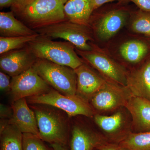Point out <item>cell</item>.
Instances as JSON below:
<instances>
[{"label": "cell", "instance_id": "cell-1", "mask_svg": "<svg viewBox=\"0 0 150 150\" xmlns=\"http://www.w3.org/2000/svg\"><path fill=\"white\" fill-rule=\"evenodd\" d=\"M37 120L38 136L50 144L67 145L70 134V118L62 110L47 105L30 104Z\"/></svg>", "mask_w": 150, "mask_h": 150}, {"label": "cell", "instance_id": "cell-2", "mask_svg": "<svg viewBox=\"0 0 150 150\" xmlns=\"http://www.w3.org/2000/svg\"><path fill=\"white\" fill-rule=\"evenodd\" d=\"M27 46L37 59H44L73 69L83 64L74 46L69 42L54 41L40 35Z\"/></svg>", "mask_w": 150, "mask_h": 150}, {"label": "cell", "instance_id": "cell-3", "mask_svg": "<svg viewBox=\"0 0 150 150\" xmlns=\"http://www.w3.org/2000/svg\"><path fill=\"white\" fill-rule=\"evenodd\" d=\"M68 0H33L21 13L30 28L39 29L67 20L64 8Z\"/></svg>", "mask_w": 150, "mask_h": 150}, {"label": "cell", "instance_id": "cell-4", "mask_svg": "<svg viewBox=\"0 0 150 150\" xmlns=\"http://www.w3.org/2000/svg\"><path fill=\"white\" fill-rule=\"evenodd\" d=\"M28 104L47 105L64 111L71 117L83 115L93 118L96 112L88 101L76 94L67 96L52 88L46 93L26 98Z\"/></svg>", "mask_w": 150, "mask_h": 150}, {"label": "cell", "instance_id": "cell-5", "mask_svg": "<svg viewBox=\"0 0 150 150\" xmlns=\"http://www.w3.org/2000/svg\"><path fill=\"white\" fill-rule=\"evenodd\" d=\"M33 67L54 89L65 95L76 94L77 76L74 69L42 59H37Z\"/></svg>", "mask_w": 150, "mask_h": 150}, {"label": "cell", "instance_id": "cell-6", "mask_svg": "<svg viewBox=\"0 0 150 150\" xmlns=\"http://www.w3.org/2000/svg\"><path fill=\"white\" fill-rule=\"evenodd\" d=\"M35 30L42 36L67 40L80 51L93 50L89 43L91 40V36L86 25L66 20Z\"/></svg>", "mask_w": 150, "mask_h": 150}, {"label": "cell", "instance_id": "cell-7", "mask_svg": "<svg viewBox=\"0 0 150 150\" xmlns=\"http://www.w3.org/2000/svg\"><path fill=\"white\" fill-rule=\"evenodd\" d=\"M93 118L108 142L119 143L132 132V118L125 106L111 115L96 113Z\"/></svg>", "mask_w": 150, "mask_h": 150}, {"label": "cell", "instance_id": "cell-8", "mask_svg": "<svg viewBox=\"0 0 150 150\" xmlns=\"http://www.w3.org/2000/svg\"><path fill=\"white\" fill-rule=\"evenodd\" d=\"M131 96L126 87L107 81L89 102L96 113H112L125 106Z\"/></svg>", "mask_w": 150, "mask_h": 150}, {"label": "cell", "instance_id": "cell-9", "mask_svg": "<svg viewBox=\"0 0 150 150\" xmlns=\"http://www.w3.org/2000/svg\"><path fill=\"white\" fill-rule=\"evenodd\" d=\"M76 52L106 80L126 87L128 72L109 56L93 50L82 51L77 49Z\"/></svg>", "mask_w": 150, "mask_h": 150}, {"label": "cell", "instance_id": "cell-10", "mask_svg": "<svg viewBox=\"0 0 150 150\" xmlns=\"http://www.w3.org/2000/svg\"><path fill=\"white\" fill-rule=\"evenodd\" d=\"M38 74L33 66L11 79L12 101L46 93L52 89Z\"/></svg>", "mask_w": 150, "mask_h": 150}, {"label": "cell", "instance_id": "cell-11", "mask_svg": "<svg viewBox=\"0 0 150 150\" xmlns=\"http://www.w3.org/2000/svg\"><path fill=\"white\" fill-rule=\"evenodd\" d=\"M37 59L27 46L2 54L0 67L2 71L13 77L29 69Z\"/></svg>", "mask_w": 150, "mask_h": 150}, {"label": "cell", "instance_id": "cell-12", "mask_svg": "<svg viewBox=\"0 0 150 150\" xmlns=\"http://www.w3.org/2000/svg\"><path fill=\"white\" fill-rule=\"evenodd\" d=\"M74 70L77 76L76 94L89 102L107 80L83 63Z\"/></svg>", "mask_w": 150, "mask_h": 150}, {"label": "cell", "instance_id": "cell-13", "mask_svg": "<svg viewBox=\"0 0 150 150\" xmlns=\"http://www.w3.org/2000/svg\"><path fill=\"white\" fill-rule=\"evenodd\" d=\"M13 115L8 120L9 124L16 126L22 133H30L38 136L39 131L34 111L28 105L26 98L12 103Z\"/></svg>", "mask_w": 150, "mask_h": 150}, {"label": "cell", "instance_id": "cell-14", "mask_svg": "<svg viewBox=\"0 0 150 150\" xmlns=\"http://www.w3.org/2000/svg\"><path fill=\"white\" fill-rule=\"evenodd\" d=\"M106 141L102 134L85 124L76 123L73 125L71 131L70 150H94Z\"/></svg>", "mask_w": 150, "mask_h": 150}, {"label": "cell", "instance_id": "cell-15", "mask_svg": "<svg viewBox=\"0 0 150 150\" xmlns=\"http://www.w3.org/2000/svg\"><path fill=\"white\" fill-rule=\"evenodd\" d=\"M125 107L132 118V132L141 133L150 131V100L131 96Z\"/></svg>", "mask_w": 150, "mask_h": 150}, {"label": "cell", "instance_id": "cell-16", "mask_svg": "<svg viewBox=\"0 0 150 150\" xmlns=\"http://www.w3.org/2000/svg\"><path fill=\"white\" fill-rule=\"evenodd\" d=\"M128 17V13L122 10L110 11L105 14L96 25L98 37L103 41L110 39L124 26Z\"/></svg>", "mask_w": 150, "mask_h": 150}, {"label": "cell", "instance_id": "cell-17", "mask_svg": "<svg viewBox=\"0 0 150 150\" xmlns=\"http://www.w3.org/2000/svg\"><path fill=\"white\" fill-rule=\"evenodd\" d=\"M126 87L132 96L150 100V60L128 72Z\"/></svg>", "mask_w": 150, "mask_h": 150}, {"label": "cell", "instance_id": "cell-18", "mask_svg": "<svg viewBox=\"0 0 150 150\" xmlns=\"http://www.w3.org/2000/svg\"><path fill=\"white\" fill-rule=\"evenodd\" d=\"M94 10L91 0H68L64 8L67 20L86 26Z\"/></svg>", "mask_w": 150, "mask_h": 150}, {"label": "cell", "instance_id": "cell-19", "mask_svg": "<svg viewBox=\"0 0 150 150\" xmlns=\"http://www.w3.org/2000/svg\"><path fill=\"white\" fill-rule=\"evenodd\" d=\"M35 30L15 18L13 13H0V34L2 37H17L35 35Z\"/></svg>", "mask_w": 150, "mask_h": 150}, {"label": "cell", "instance_id": "cell-20", "mask_svg": "<svg viewBox=\"0 0 150 150\" xmlns=\"http://www.w3.org/2000/svg\"><path fill=\"white\" fill-rule=\"evenodd\" d=\"M6 120L1 121V150H23V133Z\"/></svg>", "mask_w": 150, "mask_h": 150}, {"label": "cell", "instance_id": "cell-21", "mask_svg": "<svg viewBox=\"0 0 150 150\" xmlns=\"http://www.w3.org/2000/svg\"><path fill=\"white\" fill-rule=\"evenodd\" d=\"M148 47L144 42L139 40H130L123 43L119 53L126 62L132 64L139 63L147 54Z\"/></svg>", "mask_w": 150, "mask_h": 150}, {"label": "cell", "instance_id": "cell-22", "mask_svg": "<svg viewBox=\"0 0 150 150\" xmlns=\"http://www.w3.org/2000/svg\"><path fill=\"white\" fill-rule=\"evenodd\" d=\"M118 144L127 150H150V131L131 132Z\"/></svg>", "mask_w": 150, "mask_h": 150}, {"label": "cell", "instance_id": "cell-23", "mask_svg": "<svg viewBox=\"0 0 150 150\" xmlns=\"http://www.w3.org/2000/svg\"><path fill=\"white\" fill-rule=\"evenodd\" d=\"M40 34L17 37H0V54L2 55L9 51L24 48L35 40Z\"/></svg>", "mask_w": 150, "mask_h": 150}, {"label": "cell", "instance_id": "cell-24", "mask_svg": "<svg viewBox=\"0 0 150 150\" xmlns=\"http://www.w3.org/2000/svg\"><path fill=\"white\" fill-rule=\"evenodd\" d=\"M131 28L134 32L150 36V12H138L132 22Z\"/></svg>", "mask_w": 150, "mask_h": 150}, {"label": "cell", "instance_id": "cell-25", "mask_svg": "<svg viewBox=\"0 0 150 150\" xmlns=\"http://www.w3.org/2000/svg\"><path fill=\"white\" fill-rule=\"evenodd\" d=\"M39 136L30 133H23V150H53L44 143Z\"/></svg>", "mask_w": 150, "mask_h": 150}, {"label": "cell", "instance_id": "cell-26", "mask_svg": "<svg viewBox=\"0 0 150 150\" xmlns=\"http://www.w3.org/2000/svg\"><path fill=\"white\" fill-rule=\"evenodd\" d=\"M10 76L2 71L0 72V89L2 92H10L11 80Z\"/></svg>", "mask_w": 150, "mask_h": 150}, {"label": "cell", "instance_id": "cell-27", "mask_svg": "<svg viewBox=\"0 0 150 150\" xmlns=\"http://www.w3.org/2000/svg\"><path fill=\"white\" fill-rule=\"evenodd\" d=\"M99 150H127L118 143H113L106 141L97 147Z\"/></svg>", "mask_w": 150, "mask_h": 150}, {"label": "cell", "instance_id": "cell-28", "mask_svg": "<svg viewBox=\"0 0 150 150\" xmlns=\"http://www.w3.org/2000/svg\"><path fill=\"white\" fill-rule=\"evenodd\" d=\"M33 0H13L12 6L14 10L21 13Z\"/></svg>", "mask_w": 150, "mask_h": 150}, {"label": "cell", "instance_id": "cell-29", "mask_svg": "<svg viewBox=\"0 0 150 150\" xmlns=\"http://www.w3.org/2000/svg\"><path fill=\"white\" fill-rule=\"evenodd\" d=\"M141 9L144 11L150 12V0H131Z\"/></svg>", "mask_w": 150, "mask_h": 150}, {"label": "cell", "instance_id": "cell-30", "mask_svg": "<svg viewBox=\"0 0 150 150\" xmlns=\"http://www.w3.org/2000/svg\"><path fill=\"white\" fill-rule=\"evenodd\" d=\"M13 115V110L11 107V108L1 104V117L2 119H5L9 118L8 120L12 117Z\"/></svg>", "mask_w": 150, "mask_h": 150}, {"label": "cell", "instance_id": "cell-31", "mask_svg": "<svg viewBox=\"0 0 150 150\" xmlns=\"http://www.w3.org/2000/svg\"><path fill=\"white\" fill-rule=\"evenodd\" d=\"M91 1L94 10H95L101 6L107 3L115 1L119 2L126 1L127 0H91Z\"/></svg>", "mask_w": 150, "mask_h": 150}, {"label": "cell", "instance_id": "cell-32", "mask_svg": "<svg viewBox=\"0 0 150 150\" xmlns=\"http://www.w3.org/2000/svg\"><path fill=\"white\" fill-rule=\"evenodd\" d=\"M51 147L53 150H69L67 145L60 144H51Z\"/></svg>", "mask_w": 150, "mask_h": 150}, {"label": "cell", "instance_id": "cell-33", "mask_svg": "<svg viewBox=\"0 0 150 150\" xmlns=\"http://www.w3.org/2000/svg\"><path fill=\"white\" fill-rule=\"evenodd\" d=\"M13 0H0V6L1 8L12 6Z\"/></svg>", "mask_w": 150, "mask_h": 150}, {"label": "cell", "instance_id": "cell-34", "mask_svg": "<svg viewBox=\"0 0 150 150\" xmlns=\"http://www.w3.org/2000/svg\"><path fill=\"white\" fill-rule=\"evenodd\" d=\"M94 150H99L98 149H94Z\"/></svg>", "mask_w": 150, "mask_h": 150}]
</instances>
